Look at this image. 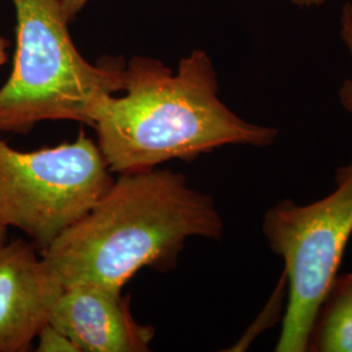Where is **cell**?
Masks as SVG:
<instances>
[{
  "mask_svg": "<svg viewBox=\"0 0 352 352\" xmlns=\"http://www.w3.org/2000/svg\"><path fill=\"white\" fill-rule=\"evenodd\" d=\"M213 63L205 51L183 58L177 72L133 56L122 97L102 96L90 110L91 128L111 173H139L168 161H195L227 145L267 148L278 129L256 126L218 97Z\"/></svg>",
  "mask_w": 352,
  "mask_h": 352,
  "instance_id": "1",
  "label": "cell"
},
{
  "mask_svg": "<svg viewBox=\"0 0 352 352\" xmlns=\"http://www.w3.org/2000/svg\"><path fill=\"white\" fill-rule=\"evenodd\" d=\"M223 221L213 197L183 174H120L75 225L41 252L64 289L100 283L123 289L144 267L168 269L189 238L219 239Z\"/></svg>",
  "mask_w": 352,
  "mask_h": 352,
  "instance_id": "2",
  "label": "cell"
},
{
  "mask_svg": "<svg viewBox=\"0 0 352 352\" xmlns=\"http://www.w3.org/2000/svg\"><path fill=\"white\" fill-rule=\"evenodd\" d=\"M17 19L13 69L0 88V132L28 133L46 120L91 126L102 96L124 90L119 58L89 63L76 49L60 0H12Z\"/></svg>",
  "mask_w": 352,
  "mask_h": 352,
  "instance_id": "3",
  "label": "cell"
},
{
  "mask_svg": "<svg viewBox=\"0 0 352 352\" xmlns=\"http://www.w3.org/2000/svg\"><path fill=\"white\" fill-rule=\"evenodd\" d=\"M97 141L20 151L0 139V226L26 234L39 252L80 221L113 184Z\"/></svg>",
  "mask_w": 352,
  "mask_h": 352,
  "instance_id": "4",
  "label": "cell"
},
{
  "mask_svg": "<svg viewBox=\"0 0 352 352\" xmlns=\"http://www.w3.org/2000/svg\"><path fill=\"white\" fill-rule=\"evenodd\" d=\"M337 188L309 205L283 200L265 214L270 250L283 258L289 302L276 351L305 352L316 316L338 276L352 235V161L338 168Z\"/></svg>",
  "mask_w": 352,
  "mask_h": 352,
  "instance_id": "5",
  "label": "cell"
},
{
  "mask_svg": "<svg viewBox=\"0 0 352 352\" xmlns=\"http://www.w3.org/2000/svg\"><path fill=\"white\" fill-rule=\"evenodd\" d=\"M63 285L33 243L0 244V352L30 350Z\"/></svg>",
  "mask_w": 352,
  "mask_h": 352,
  "instance_id": "6",
  "label": "cell"
},
{
  "mask_svg": "<svg viewBox=\"0 0 352 352\" xmlns=\"http://www.w3.org/2000/svg\"><path fill=\"white\" fill-rule=\"evenodd\" d=\"M50 324L74 342L78 352H146L155 330L135 320L123 289L100 283L65 287Z\"/></svg>",
  "mask_w": 352,
  "mask_h": 352,
  "instance_id": "7",
  "label": "cell"
},
{
  "mask_svg": "<svg viewBox=\"0 0 352 352\" xmlns=\"http://www.w3.org/2000/svg\"><path fill=\"white\" fill-rule=\"evenodd\" d=\"M309 352H352V273L337 276L316 316Z\"/></svg>",
  "mask_w": 352,
  "mask_h": 352,
  "instance_id": "8",
  "label": "cell"
},
{
  "mask_svg": "<svg viewBox=\"0 0 352 352\" xmlns=\"http://www.w3.org/2000/svg\"><path fill=\"white\" fill-rule=\"evenodd\" d=\"M37 340L38 352H78L69 337L50 322L39 330Z\"/></svg>",
  "mask_w": 352,
  "mask_h": 352,
  "instance_id": "9",
  "label": "cell"
},
{
  "mask_svg": "<svg viewBox=\"0 0 352 352\" xmlns=\"http://www.w3.org/2000/svg\"><path fill=\"white\" fill-rule=\"evenodd\" d=\"M342 37L352 56V4L347 3L342 13ZM342 106L352 113V80H346L340 90Z\"/></svg>",
  "mask_w": 352,
  "mask_h": 352,
  "instance_id": "10",
  "label": "cell"
},
{
  "mask_svg": "<svg viewBox=\"0 0 352 352\" xmlns=\"http://www.w3.org/2000/svg\"><path fill=\"white\" fill-rule=\"evenodd\" d=\"M88 1L89 0H60V7L67 21H74L76 16L78 12H81V10L85 7Z\"/></svg>",
  "mask_w": 352,
  "mask_h": 352,
  "instance_id": "11",
  "label": "cell"
},
{
  "mask_svg": "<svg viewBox=\"0 0 352 352\" xmlns=\"http://www.w3.org/2000/svg\"><path fill=\"white\" fill-rule=\"evenodd\" d=\"M8 47H10V41L6 38L0 37V67L4 65L8 58Z\"/></svg>",
  "mask_w": 352,
  "mask_h": 352,
  "instance_id": "12",
  "label": "cell"
},
{
  "mask_svg": "<svg viewBox=\"0 0 352 352\" xmlns=\"http://www.w3.org/2000/svg\"><path fill=\"white\" fill-rule=\"evenodd\" d=\"M292 3L298 4V6H302V7H309V6H317L324 3L325 0H291Z\"/></svg>",
  "mask_w": 352,
  "mask_h": 352,
  "instance_id": "13",
  "label": "cell"
},
{
  "mask_svg": "<svg viewBox=\"0 0 352 352\" xmlns=\"http://www.w3.org/2000/svg\"><path fill=\"white\" fill-rule=\"evenodd\" d=\"M7 239H8V228L0 226V244L7 241Z\"/></svg>",
  "mask_w": 352,
  "mask_h": 352,
  "instance_id": "14",
  "label": "cell"
}]
</instances>
